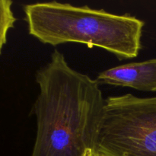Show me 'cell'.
Wrapping results in <instances>:
<instances>
[{"mask_svg": "<svg viewBox=\"0 0 156 156\" xmlns=\"http://www.w3.org/2000/svg\"><path fill=\"white\" fill-rule=\"evenodd\" d=\"M12 4L11 0H0V54L7 42L9 30L13 28L17 20L12 12Z\"/></svg>", "mask_w": 156, "mask_h": 156, "instance_id": "5", "label": "cell"}, {"mask_svg": "<svg viewBox=\"0 0 156 156\" xmlns=\"http://www.w3.org/2000/svg\"><path fill=\"white\" fill-rule=\"evenodd\" d=\"M99 85L156 91V59L130 62L105 70L95 79Z\"/></svg>", "mask_w": 156, "mask_h": 156, "instance_id": "4", "label": "cell"}, {"mask_svg": "<svg viewBox=\"0 0 156 156\" xmlns=\"http://www.w3.org/2000/svg\"><path fill=\"white\" fill-rule=\"evenodd\" d=\"M35 79L40 92L31 156H94L105 108L97 81L73 69L56 50Z\"/></svg>", "mask_w": 156, "mask_h": 156, "instance_id": "1", "label": "cell"}, {"mask_svg": "<svg viewBox=\"0 0 156 156\" xmlns=\"http://www.w3.org/2000/svg\"><path fill=\"white\" fill-rule=\"evenodd\" d=\"M97 148L106 156H156V97L105 99Z\"/></svg>", "mask_w": 156, "mask_h": 156, "instance_id": "3", "label": "cell"}, {"mask_svg": "<svg viewBox=\"0 0 156 156\" xmlns=\"http://www.w3.org/2000/svg\"><path fill=\"white\" fill-rule=\"evenodd\" d=\"M94 156H106V155H103V154H101V153H99V152H97V153H96Z\"/></svg>", "mask_w": 156, "mask_h": 156, "instance_id": "6", "label": "cell"}, {"mask_svg": "<svg viewBox=\"0 0 156 156\" xmlns=\"http://www.w3.org/2000/svg\"><path fill=\"white\" fill-rule=\"evenodd\" d=\"M24 12L29 34L44 44L98 47L120 60L136 57L142 48L145 23L129 15L57 2L25 5Z\"/></svg>", "mask_w": 156, "mask_h": 156, "instance_id": "2", "label": "cell"}]
</instances>
